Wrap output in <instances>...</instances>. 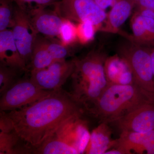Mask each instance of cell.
Listing matches in <instances>:
<instances>
[{
    "mask_svg": "<svg viewBox=\"0 0 154 154\" xmlns=\"http://www.w3.org/2000/svg\"><path fill=\"white\" fill-rule=\"evenodd\" d=\"M15 131L29 149L44 143L64 122L73 116L85 114L84 109L69 93L62 89L20 109L4 111Z\"/></svg>",
    "mask_w": 154,
    "mask_h": 154,
    "instance_id": "obj_1",
    "label": "cell"
},
{
    "mask_svg": "<svg viewBox=\"0 0 154 154\" xmlns=\"http://www.w3.org/2000/svg\"><path fill=\"white\" fill-rule=\"evenodd\" d=\"M105 53L91 51L81 59H73L75 68L71 76L74 100L85 111L93 105L108 85L105 70Z\"/></svg>",
    "mask_w": 154,
    "mask_h": 154,
    "instance_id": "obj_2",
    "label": "cell"
},
{
    "mask_svg": "<svg viewBox=\"0 0 154 154\" xmlns=\"http://www.w3.org/2000/svg\"><path fill=\"white\" fill-rule=\"evenodd\" d=\"M154 102V97L134 83L109 85L102 95L85 111L99 123L109 124L141 105Z\"/></svg>",
    "mask_w": 154,
    "mask_h": 154,
    "instance_id": "obj_3",
    "label": "cell"
},
{
    "mask_svg": "<svg viewBox=\"0 0 154 154\" xmlns=\"http://www.w3.org/2000/svg\"><path fill=\"white\" fill-rule=\"evenodd\" d=\"M84 114L73 116L60 125L41 145L31 154L85 153L91 132Z\"/></svg>",
    "mask_w": 154,
    "mask_h": 154,
    "instance_id": "obj_4",
    "label": "cell"
},
{
    "mask_svg": "<svg viewBox=\"0 0 154 154\" xmlns=\"http://www.w3.org/2000/svg\"><path fill=\"white\" fill-rule=\"evenodd\" d=\"M118 49L119 55L126 62L130 69L134 83L154 97L150 50L130 39L120 44Z\"/></svg>",
    "mask_w": 154,
    "mask_h": 154,
    "instance_id": "obj_5",
    "label": "cell"
},
{
    "mask_svg": "<svg viewBox=\"0 0 154 154\" xmlns=\"http://www.w3.org/2000/svg\"><path fill=\"white\" fill-rule=\"evenodd\" d=\"M54 6L63 19L78 23L89 21L98 30H100L107 16L94 0H60Z\"/></svg>",
    "mask_w": 154,
    "mask_h": 154,
    "instance_id": "obj_6",
    "label": "cell"
},
{
    "mask_svg": "<svg viewBox=\"0 0 154 154\" xmlns=\"http://www.w3.org/2000/svg\"><path fill=\"white\" fill-rule=\"evenodd\" d=\"M54 91L43 90L29 79H20L1 96V111L17 110L46 97Z\"/></svg>",
    "mask_w": 154,
    "mask_h": 154,
    "instance_id": "obj_7",
    "label": "cell"
},
{
    "mask_svg": "<svg viewBox=\"0 0 154 154\" xmlns=\"http://www.w3.org/2000/svg\"><path fill=\"white\" fill-rule=\"evenodd\" d=\"M75 68L74 60L56 61L48 66L30 71V79L43 90L56 91L62 87L72 74Z\"/></svg>",
    "mask_w": 154,
    "mask_h": 154,
    "instance_id": "obj_8",
    "label": "cell"
},
{
    "mask_svg": "<svg viewBox=\"0 0 154 154\" xmlns=\"http://www.w3.org/2000/svg\"><path fill=\"white\" fill-rule=\"evenodd\" d=\"M14 14L15 24L12 28V33L19 53L28 69L31 62L33 46L38 33L28 13L16 4Z\"/></svg>",
    "mask_w": 154,
    "mask_h": 154,
    "instance_id": "obj_9",
    "label": "cell"
},
{
    "mask_svg": "<svg viewBox=\"0 0 154 154\" xmlns=\"http://www.w3.org/2000/svg\"><path fill=\"white\" fill-rule=\"evenodd\" d=\"M119 134L146 132L154 129V102L141 105L109 123Z\"/></svg>",
    "mask_w": 154,
    "mask_h": 154,
    "instance_id": "obj_10",
    "label": "cell"
},
{
    "mask_svg": "<svg viewBox=\"0 0 154 154\" xmlns=\"http://www.w3.org/2000/svg\"><path fill=\"white\" fill-rule=\"evenodd\" d=\"M113 148L120 154H154V129L143 133L122 132Z\"/></svg>",
    "mask_w": 154,
    "mask_h": 154,
    "instance_id": "obj_11",
    "label": "cell"
},
{
    "mask_svg": "<svg viewBox=\"0 0 154 154\" xmlns=\"http://www.w3.org/2000/svg\"><path fill=\"white\" fill-rule=\"evenodd\" d=\"M45 8L36 9L28 13L33 26L38 34L48 38H57L60 42V28L63 19L54 10H46Z\"/></svg>",
    "mask_w": 154,
    "mask_h": 154,
    "instance_id": "obj_12",
    "label": "cell"
},
{
    "mask_svg": "<svg viewBox=\"0 0 154 154\" xmlns=\"http://www.w3.org/2000/svg\"><path fill=\"white\" fill-rule=\"evenodd\" d=\"M0 114V154H30L5 113Z\"/></svg>",
    "mask_w": 154,
    "mask_h": 154,
    "instance_id": "obj_13",
    "label": "cell"
},
{
    "mask_svg": "<svg viewBox=\"0 0 154 154\" xmlns=\"http://www.w3.org/2000/svg\"><path fill=\"white\" fill-rule=\"evenodd\" d=\"M0 62L6 66L28 71L27 65L18 49L12 30L0 31Z\"/></svg>",
    "mask_w": 154,
    "mask_h": 154,
    "instance_id": "obj_14",
    "label": "cell"
},
{
    "mask_svg": "<svg viewBox=\"0 0 154 154\" xmlns=\"http://www.w3.org/2000/svg\"><path fill=\"white\" fill-rule=\"evenodd\" d=\"M112 128L109 124L102 122L92 131L85 154H105L113 148L116 139L112 138Z\"/></svg>",
    "mask_w": 154,
    "mask_h": 154,
    "instance_id": "obj_15",
    "label": "cell"
},
{
    "mask_svg": "<svg viewBox=\"0 0 154 154\" xmlns=\"http://www.w3.org/2000/svg\"><path fill=\"white\" fill-rule=\"evenodd\" d=\"M105 70L108 85H129L134 83L132 73L128 65L119 54L107 58Z\"/></svg>",
    "mask_w": 154,
    "mask_h": 154,
    "instance_id": "obj_16",
    "label": "cell"
},
{
    "mask_svg": "<svg viewBox=\"0 0 154 154\" xmlns=\"http://www.w3.org/2000/svg\"><path fill=\"white\" fill-rule=\"evenodd\" d=\"M133 8L132 2L129 0H119L107 14L103 24L104 26H102L100 30L110 33L119 32L122 25L130 16Z\"/></svg>",
    "mask_w": 154,
    "mask_h": 154,
    "instance_id": "obj_17",
    "label": "cell"
},
{
    "mask_svg": "<svg viewBox=\"0 0 154 154\" xmlns=\"http://www.w3.org/2000/svg\"><path fill=\"white\" fill-rule=\"evenodd\" d=\"M55 62L48 50L45 38L38 35L33 46L32 57L28 69L29 71L40 69Z\"/></svg>",
    "mask_w": 154,
    "mask_h": 154,
    "instance_id": "obj_18",
    "label": "cell"
},
{
    "mask_svg": "<svg viewBox=\"0 0 154 154\" xmlns=\"http://www.w3.org/2000/svg\"><path fill=\"white\" fill-rule=\"evenodd\" d=\"M131 24L133 35L132 39L130 40L143 46H154V38L144 25L141 16L135 13L131 19Z\"/></svg>",
    "mask_w": 154,
    "mask_h": 154,
    "instance_id": "obj_19",
    "label": "cell"
},
{
    "mask_svg": "<svg viewBox=\"0 0 154 154\" xmlns=\"http://www.w3.org/2000/svg\"><path fill=\"white\" fill-rule=\"evenodd\" d=\"M23 72L18 69L0 64V95L1 96L11 89L20 79L18 75Z\"/></svg>",
    "mask_w": 154,
    "mask_h": 154,
    "instance_id": "obj_20",
    "label": "cell"
},
{
    "mask_svg": "<svg viewBox=\"0 0 154 154\" xmlns=\"http://www.w3.org/2000/svg\"><path fill=\"white\" fill-rule=\"evenodd\" d=\"M13 0H0V31L13 28L15 24V5Z\"/></svg>",
    "mask_w": 154,
    "mask_h": 154,
    "instance_id": "obj_21",
    "label": "cell"
},
{
    "mask_svg": "<svg viewBox=\"0 0 154 154\" xmlns=\"http://www.w3.org/2000/svg\"><path fill=\"white\" fill-rule=\"evenodd\" d=\"M60 39L61 44L66 46L74 43L77 39V27L73 22L63 19L60 28Z\"/></svg>",
    "mask_w": 154,
    "mask_h": 154,
    "instance_id": "obj_22",
    "label": "cell"
},
{
    "mask_svg": "<svg viewBox=\"0 0 154 154\" xmlns=\"http://www.w3.org/2000/svg\"><path fill=\"white\" fill-rule=\"evenodd\" d=\"M78 39L81 43L85 44L94 40L97 27L89 21L80 22L76 25Z\"/></svg>",
    "mask_w": 154,
    "mask_h": 154,
    "instance_id": "obj_23",
    "label": "cell"
},
{
    "mask_svg": "<svg viewBox=\"0 0 154 154\" xmlns=\"http://www.w3.org/2000/svg\"><path fill=\"white\" fill-rule=\"evenodd\" d=\"M17 6L29 13L36 9L53 5L60 0H13Z\"/></svg>",
    "mask_w": 154,
    "mask_h": 154,
    "instance_id": "obj_24",
    "label": "cell"
},
{
    "mask_svg": "<svg viewBox=\"0 0 154 154\" xmlns=\"http://www.w3.org/2000/svg\"><path fill=\"white\" fill-rule=\"evenodd\" d=\"M45 38V42L48 50L54 60H66L69 55L68 50L66 46L55 40H51L49 38Z\"/></svg>",
    "mask_w": 154,
    "mask_h": 154,
    "instance_id": "obj_25",
    "label": "cell"
},
{
    "mask_svg": "<svg viewBox=\"0 0 154 154\" xmlns=\"http://www.w3.org/2000/svg\"><path fill=\"white\" fill-rule=\"evenodd\" d=\"M98 6L103 10L108 7H112L119 0H94Z\"/></svg>",
    "mask_w": 154,
    "mask_h": 154,
    "instance_id": "obj_26",
    "label": "cell"
},
{
    "mask_svg": "<svg viewBox=\"0 0 154 154\" xmlns=\"http://www.w3.org/2000/svg\"><path fill=\"white\" fill-rule=\"evenodd\" d=\"M136 13L142 17L154 19V11L151 9L138 7V9Z\"/></svg>",
    "mask_w": 154,
    "mask_h": 154,
    "instance_id": "obj_27",
    "label": "cell"
},
{
    "mask_svg": "<svg viewBox=\"0 0 154 154\" xmlns=\"http://www.w3.org/2000/svg\"><path fill=\"white\" fill-rule=\"evenodd\" d=\"M139 7L154 11V0H138Z\"/></svg>",
    "mask_w": 154,
    "mask_h": 154,
    "instance_id": "obj_28",
    "label": "cell"
},
{
    "mask_svg": "<svg viewBox=\"0 0 154 154\" xmlns=\"http://www.w3.org/2000/svg\"><path fill=\"white\" fill-rule=\"evenodd\" d=\"M150 50L151 57L152 69L153 76V82L154 85V48Z\"/></svg>",
    "mask_w": 154,
    "mask_h": 154,
    "instance_id": "obj_29",
    "label": "cell"
},
{
    "mask_svg": "<svg viewBox=\"0 0 154 154\" xmlns=\"http://www.w3.org/2000/svg\"><path fill=\"white\" fill-rule=\"evenodd\" d=\"M135 1H138V0H135Z\"/></svg>",
    "mask_w": 154,
    "mask_h": 154,
    "instance_id": "obj_30",
    "label": "cell"
}]
</instances>
